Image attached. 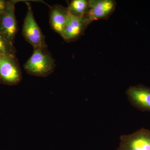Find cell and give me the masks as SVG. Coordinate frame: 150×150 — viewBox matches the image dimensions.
<instances>
[{
	"mask_svg": "<svg viewBox=\"0 0 150 150\" xmlns=\"http://www.w3.org/2000/svg\"><path fill=\"white\" fill-rule=\"evenodd\" d=\"M55 60L47 47L34 48L33 53L24 65L26 72L32 76L46 77L53 72Z\"/></svg>",
	"mask_w": 150,
	"mask_h": 150,
	"instance_id": "6da1fadb",
	"label": "cell"
},
{
	"mask_svg": "<svg viewBox=\"0 0 150 150\" xmlns=\"http://www.w3.org/2000/svg\"><path fill=\"white\" fill-rule=\"evenodd\" d=\"M26 4L28 9L23 25V36L34 48L47 47L45 36L35 21L31 5L29 2Z\"/></svg>",
	"mask_w": 150,
	"mask_h": 150,
	"instance_id": "7a4b0ae2",
	"label": "cell"
},
{
	"mask_svg": "<svg viewBox=\"0 0 150 150\" xmlns=\"http://www.w3.org/2000/svg\"><path fill=\"white\" fill-rule=\"evenodd\" d=\"M22 78L16 56L0 54V83L8 86L18 84Z\"/></svg>",
	"mask_w": 150,
	"mask_h": 150,
	"instance_id": "3957f363",
	"label": "cell"
},
{
	"mask_svg": "<svg viewBox=\"0 0 150 150\" xmlns=\"http://www.w3.org/2000/svg\"><path fill=\"white\" fill-rule=\"evenodd\" d=\"M17 1L9 0L6 8L0 15V33L13 44L18 31L15 15V5Z\"/></svg>",
	"mask_w": 150,
	"mask_h": 150,
	"instance_id": "277c9868",
	"label": "cell"
},
{
	"mask_svg": "<svg viewBox=\"0 0 150 150\" xmlns=\"http://www.w3.org/2000/svg\"><path fill=\"white\" fill-rule=\"evenodd\" d=\"M117 150H150V130L142 128L130 135H122Z\"/></svg>",
	"mask_w": 150,
	"mask_h": 150,
	"instance_id": "5b68a950",
	"label": "cell"
},
{
	"mask_svg": "<svg viewBox=\"0 0 150 150\" xmlns=\"http://www.w3.org/2000/svg\"><path fill=\"white\" fill-rule=\"evenodd\" d=\"M126 93L132 106L143 112H150V88L142 85L131 86Z\"/></svg>",
	"mask_w": 150,
	"mask_h": 150,
	"instance_id": "8992f818",
	"label": "cell"
},
{
	"mask_svg": "<svg viewBox=\"0 0 150 150\" xmlns=\"http://www.w3.org/2000/svg\"><path fill=\"white\" fill-rule=\"evenodd\" d=\"M90 24L85 17L76 16L69 13L61 35L67 42L74 41L83 34Z\"/></svg>",
	"mask_w": 150,
	"mask_h": 150,
	"instance_id": "52a82bcc",
	"label": "cell"
},
{
	"mask_svg": "<svg viewBox=\"0 0 150 150\" xmlns=\"http://www.w3.org/2000/svg\"><path fill=\"white\" fill-rule=\"evenodd\" d=\"M89 8L85 16L90 23L106 18L114 11L116 2L112 0H90Z\"/></svg>",
	"mask_w": 150,
	"mask_h": 150,
	"instance_id": "ba28073f",
	"label": "cell"
},
{
	"mask_svg": "<svg viewBox=\"0 0 150 150\" xmlns=\"http://www.w3.org/2000/svg\"><path fill=\"white\" fill-rule=\"evenodd\" d=\"M69 15L68 8L58 4L51 7L49 13V23L51 28L61 35Z\"/></svg>",
	"mask_w": 150,
	"mask_h": 150,
	"instance_id": "9c48e42d",
	"label": "cell"
},
{
	"mask_svg": "<svg viewBox=\"0 0 150 150\" xmlns=\"http://www.w3.org/2000/svg\"><path fill=\"white\" fill-rule=\"evenodd\" d=\"M89 1L73 0L70 2L68 9L71 14L78 17H84L89 8Z\"/></svg>",
	"mask_w": 150,
	"mask_h": 150,
	"instance_id": "30bf717a",
	"label": "cell"
},
{
	"mask_svg": "<svg viewBox=\"0 0 150 150\" xmlns=\"http://www.w3.org/2000/svg\"><path fill=\"white\" fill-rule=\"evenodd\" d=\"M16 50L13 43H11L0 33V54L16 56Z\"/></svg>",
	"mask_w": 150,
	"mask_h": 150,
	"instance_id": "8fae6325",
	"label": "cell"
},
{
	"mask_svg": "<svg viewBox=\"0 0 150 150\" xmlns=\"http://www.w3.org/2000/svg\"><path fill=\"white\" fill-rule=\"evenodd\" d=\"M8 2L9 0H0V15L6 8Z\"/></svg>",
	"mask_w": 150,
	"mask_h": 150,
	"instance_id": "7c38bea8",
	"label": "cell"
}]
</instances>
